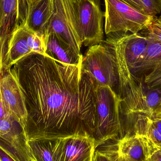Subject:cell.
I'll use <instances>...</instances> for the list:
<instances>
[{
    "mask_svg": "<svg viewBox=\"0 0 161 161\" xmlns=\"http://www.w3.org/2000/svg\"><path fill=\"white\" fill-rule=\"evenodd\" d=\"M81 64L33 53L11 67L25 97L27 140L94 138L96 83Z\"/></svg>",
    "mask_w": 161,
    "mask_h": 161,
    "instance_id": "cell-1",
    "label": "cell"
},
{
    "mask_svg": "<svg viewBox=\"0 0 161 161\" xmlns=\"http://www.w3.org/2000/svg\"><path fill=\"white\" fill-rule=\"evenodd\" d=\"M96 124L94 139L97 146L118 136L122 130L119 96L107 86L97 85Z\"/></svg>",
    "mask_w": 161,
    "mask_h": 161,
    "instance_id": "cell-2",
    "label": "cell"
},
{
    "mask_svg": "<svg viewBox=\"0 0 161 161\" xmlns=\"http://www.w3.org/2000/svg\"><path fill=\"white\" fill-rule=\"evenodd\" d=\"M81 69L97 85L107 86L118 95L119 76L113 51L104 42L89 47L82 56Z\"/></svg>",
    "mask_w": 161,
    "mask_h": 161,
    "instance_id": "cell-3",
    "label": "cell"
},
{
    "mask_svg": "<svg viewBox=\"0 0 161 161\" xmlns=\"http://www.w3.org/2000/svg\"><path fill=\"white\" fill-rule=\"evenodd\" d=\"M53 13L49 32L54 34L74 53L81 56L77 0H53Z\"/></svg>",
    "mask_w": 161,
    "mask_h": 161,
    "instance_id": "cell-4",
    "label": "cell"
},
{
    "mask_svg": "<svg viewBox=\"0 0 161 161\" xmlns=\"http://www.w3.org/2000/svg\"><path fill=\"white\" fill-rule=\"evenodd\" d=\"M105 32L138 34L153 20L154 17L143 13L120 0H104Z\"/></svg>",
    "mask_w": 161,
    "mask_h": 161,
    "instance_id": "cell-5",
    "label": "cell"
},
{
    "mask_svg": "<svg viewBox=\"0 0 161 161\" xmlns=\"http://www.w3.org/2000/svg\"><path fill=\"white\" fill-rule=\"evenodd\" d=\"M79 28L82 44L91 47L103 42L105 12L101 0H77Z\"/></svg>",
    "mask_w": 161,
    "mask_h": 161,
    "instance_id": "cell-6",
    "label": "cell"
},
{
    "mask_svg": "<svg viewBox=\"0 0 161 161\" xmlns=\"http://www.w3.org/2000/svg\"><path fill=\"white\" fill-rule=\"evenodd\" d=\"M0 90L7 112L20 124L25 132L28 117L25 97L11 68L0 76Z\"/></svg>",
    "mask_w": 161,
    "mask_h": 161,
    "instance_id": "cell-7",
    "label": "cell"
},
{
    "mask_svg": "<svg viewBox=\"0 0 161 161\" xmlns=\"http://www.w3.org/2000/svg\"><path fill=\"white\" fill-rule=\"evenodd\" d=\"M21 126L9 115L0 120V146L16 161H31Z\"/></svg>",
    "mask_w": 161,
    "mask_h": 161,
    "instance_id": "cell-8",
    "label": "cell"
},
{
    "mask_svg": "<svg viewBox=\"0 0 161 161\" xmlns=\"http://www.w3.org/2000/svg\"><path fill=\"white\" fill-rule=\"evenodd\" d=\"M59 161H92L97 147L94 138L72 136L57 139Z\"/></svg>",
    "mask_w": 161,
    "mask_h": 161,
    "instance_id": "cell-9",
    "label": "cell"
},
{
    "mask_svg": "<svg viewBox=\"0 0 161 161\" xmlns=\"http://www.w3.org/2000/svg\"><path fill=\"white\" fill-rule=\"evenodd\" d=\"M28 27L25 24L17 26L8 37L4 58V72L18 61L33 53L27 42Z\"/></svg>",
    "mask_w": 161,
    "mask_h": 161,
    "instance_id": "cell-10",
    "label": "cell"
},
{
    "mask_svg": "<svg viewBox=\"0 0 161 161\" xmlns=\"http://www.w3.org/2000/svg\"><path fill=\"white\" fill-rule=\"evenodd\" d=\"M53 13V0H40L32 8L26 23L34 32L43 35L47 40Z\"/></svg>",
    "mask_w": 161,
    "mask_h": 161,
    "instance_id": "cell-11",
    "label": "cell"
},
{
    "mask_svg": "<svg viewBox=\"0 0 161 161\" xmlns=\"http://www.w3.org/2000/svg\"><path fill=\"white\" fill-rule=\"evenodd\" d=\"M129 120H133L134 134L141 140L142 145L161 149V131L154 124L153 117L138 114Z\"/></svg>",
    "mask_w": 161,
    "mask_h": 161,
    "instance_id": "cell-12",
    "label": "cell"
},
{
    "mask_svg": "<svg viewBox=\"0 0 161 161\" xmlns=\"http://www.w3.org/2000/svg\"><path fill=\"white\" fill-rule=\"evenodd\" d=\"M45 45L46 53L60 62L72 65H79L81 63L83 56H78L74 53L68 46L51 32L49 33Z\"/></svg>",
    "mask_w": 161,
    "mask_h": 161,
    "instance_id": "cell-13",
    "label": "cell"
},
{
    "mask_svg": "<svg viewBox=\"0 0 161 161\" xmlns=\"http://www.w3.org/2000/svg\"><path fill=\"white\" fill-rule=\"evenodd\" d=\"M57 139L27 140L26 144L31 161H59Z\"/></svg>",
    "mask_w": 161,
    "mask_h": 161,
    "instance_id": "cell-14",
    "label": "cell"
},
{
    "mask_svg": "<svg viewBox=\"0 0 161 161\" xmlns=\"http://www.w3.org/2000/svg\"><path fill=\"white\" fill-rule=\"evenodd\" d=\"M3 18L0 36L8 40L14 29L19 26L18 0H2Z\"/></svg>",
    "mask_w": 161,
    "mask_h": 161,
    "instance_id": "cell-15",
    "label": "cell"
},
{
    "mask_svg": "<svg viewBox=\"0 0 161 161\" xmlns=\"http://www.w3.org/2000/svg\"><path fill=\"white\" fill-rule=\"evenodd\" d=\"M117 146V150L115 151L118 156L128 157L139 161L143 160L142 145L135 134H126L119 140Z\"/></svg>",
    "mask_w": 161,
    "mask_h": 161,
    "instance_id": "cell-16",
    "label": "cell"
},
{
    "mask_svg": "<svg viewBox=\"0 0 161 161\" xmlns=\"http://www.w3.org/2000/svg\"><path fill=\"white\" fill-rule=\"evenodd\" d=\"M160 68H161V43L149 40L143 61L133 70H129L132 74L137 75L141 72L151 71Z\"/></svg>",
    "mask_w": 161,
    "mask_h": 161,
    "instance_id": "cell-17",
    "label": "cell"
},
{
    "mask_svg": "<svg viewBox=\"0 0 161 161\" xmlns=\"http://www.w3.org/2000/svg\"><path fill=\"white\" fill-rule=\"evenodd\" d=\"M27 27V42L33 53L51 57L46 53V45L44 36L39 33L34 32L28 26Z\"/></svg>",
    "mask_w": 161,
    "mask_h": 161,
    "instance_id": "cell-18",
    "label": "cell"
},
{
    "mask_svg": "<svg viewBox=\"0 0 161 161\" xmlns=\"http://www.w3.org/2000/svg\"><path fill=\"white\" fill-rule=\"evenodd\" d=\"M143 31H145V36L149 40L161 43V15L155 17Z\"/></svg>",
    "mask_w": 161,
    "mask_h": 161,
    "instance_id": "cell-19",
    "label": "cell"
},
{
    "mask_svg": "<svg viewBox=\"0 0 161 161\" xmlns=\"http://www.w3.org/2000/svg\"><path fill=\"white\" fill-rule=\"evenodd\" d=\"M40 0H18L19 26L26 23L33 8Z\"/></svg>",
    "mask_w": 161,
    "mask_h": 161,
    "instance_id": "cell-20",
    "label": "cell"
},
{
    "mask_svg": "<svg viewBox=\"0 0 161 161\" xmlns=\"http://www.w3.org/2000/svg\"><path fill=\"white\" fill-rule=\"evenodd\" d=\"M143 80L148 88L161 91V68L151 71L145 76Z\"/></svg>",
    "mask_w": 161,
    "mask_h": 161,
    "instance_id": "cell-21",
    "label": "cell"
},
{
    "mask_svg": "<svg viewBox=\"0 0 161 161\" xmlns=\"http://www.w3.org/2000/svg\"><path fill=\"white\" fill-rule=\"evenodd\" d=\"M148 15L156 17L161 12V0H142Z\"/></svg>",
    "mask_w": 161,
    "mask_h": 161,
    "instance_id": "cell-22",
    "label": "cell"
},
{
    "mask_svg": "<svg viewBox=\"0 0 161 161\" xmlns=\"http://www.w3.org/2000/svg\"><path fill=\"white\" fill-rule=\"evenodd\" d=\"M142 161H161V149L146 151Z\"/></svg>",
    "mask_w": 161,
    "mask_h": 161,
    "instance_id": "cell-23",
    "label": "cell"
},
{
    "mask_svg": "<svg viewBox=\"0 0 161 161\" xmlns=\"http://www.w3.org/2000/svg\"><path fill=\"white\" fill-rule=\"evenodd\" d=\"M92 161H115L113 152L110 153L95 151Z\"/></svg>",
    "mask_w": 161,
    "mask_h": 161,
    "instance_id": "cell-24",
    "label": "cell"
},
{
    "mask_svg": "<svg viewBox=\"0 0 161 161\" xmlns=\"http://www.w3.org/2000/svg\"><path fill=\"white\" fill-rule=\"evenodd\" d=\"M7 40L0 36V76L4 72L3 61L6 52Z\"/></svg>",
    "mask_w": 161,
    "mask_h": 161,
    "instance_id": "cell-25",
    "label": "cell"
},
{
    "mask_svg": "<svg viewBox=\"0 0 161 161\" xmlns=\"http://www.w3.org/2000/svg\"><path fill=\"white\" fill-rule=\"evenodd\" d=\"M120 1L127 4L129 5L130 6L143 13L147 14L142 0H120Z\"/></svg>",
    "mask_w": 161,
    "mask_h": 161,
    "instance_id": "cell-26",
    "label": "cell"
},
{
    "mask_svg": "<svg viewBox=\"0 0 161 161\" xmlns=\"http://www.w3.org/2000/svg\"><path fill=\"white\" fill-rule=\"evenodd\" d=\"M9 115H10L7 112L6 109L4 104L3 100L2 97L1 90H0V120L7 117V116H9Z\"/></svg>",
    "mask_w": 161,
    "mask_h": 161,
    "instance_id": "cell-27",
    "label": "cell"
},
{
    "mask_svg": "<svg viewBox=\"0 0 161 161\" xmlns=\"http://www.w3.org/2000/svg\"><path fill=\"white\" fill-rule=\"evenodd\" d=\"M0 161H16L0 146Z\"/></svg>",
    "mask_w": 161,
    "mask_h": 161,
    "instance_id": "cell-28",
    "label": "cell"
},
{
    "mask_svg": "<svg viewBox=\"0 0 161 161\" xmlns=\"http://www.w3.org/2000/svg\"><path fill=\"white\" fill-rule=\"evenodd\" d=\"M113 153L115 161H139L133 159L131 158H128V157L118 156L116 154L115 151H114Z\"/></svg>",
    "mask_w": 161,
    "mask_h": 161,
    "instance_id": "cell-29",
    "label": "cell"
},
{
    "mask_svg": "<svg viewBox=\"0 0 161 161\" xmlns=\"http://www.w3.org/2000/svg\"><path fill=\"white\" fill-rule=\"evenodd\" d=\"M153 118L161 121V102L154 110Z\"/></svg>",
    "mask_w": 161,
    "mask_h": 161,
    "instance_id": "cell-30",
    "label": "cell"
},
{
    "mask_svg": "<svg viewBox=\"0 0 161 161\" xmlns=\"http://www.w3.org/2000/svg\"><path fill=\"white\" fill-rule=\"evenodd\" d=\"M3 1L0 0V28L2 26V18H3Z\"/></svg>",
    "mask_w": 161,
    "mask_h": 161,
    "instance_id": "cell-31",
    "label": "cell"
},
{
    "mask_svg": "<svg viewBox=\"0 0 161 161\" xmlns=\"http://www.w3.org/2000/svg\"><path fill=\"white\" fill-rule=\"evenodd\" d=\"M153 122H154L155 125H156L161 131V121L156 120V119H154V118H153Z\"/></svg>",
    "mask_w": 161,
    "mask_h": 161,
    "instance_id": "cell-32",
    "label": "cell"
}]
</instances>
